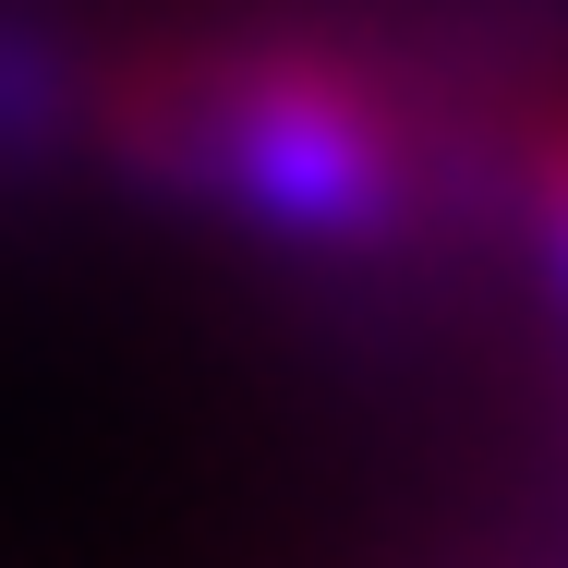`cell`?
Returning a JSON list of instances; mask_svg holds the SVG:
<instances>
[{
  "instance_id": "cell-1",
  "label": "cell",
  "mask_w": 568,
  "mask_h": 568,
  "mask_svg": "<svg viewBox=\"0 0 568 568\" xmlns=\"http://www.w3.org/2000/svg\"><path fill=\"white\" fill-rule=\"evenodd\" d=\"M98 145L133 182L278 242L387 254L436 219V133L399 110L387 73L315 37H158L110 61Z\"/></svg>"
},
{
  "instance_id": "cell-2",
  "label": "cell",
  "mask_w": 568,
  "mask_h": 568,
  "mask_svg": "<svg viewBox=\"0 0 568 568\" xmlns=\"http://www.w3.org/2000/svg\"><path fill=\"white\" fill-rule=\"evenodd\" d=\"M520 230H532V254H545V278L568 303V110L532 121V145H520Z\"/></svg>"
}]
</instances>
